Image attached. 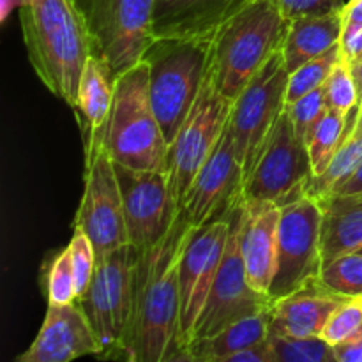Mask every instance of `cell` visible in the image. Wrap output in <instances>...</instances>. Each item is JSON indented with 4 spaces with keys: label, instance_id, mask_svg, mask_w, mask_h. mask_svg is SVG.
Instances as JSON below:
<instances>
[{
    "label": "cell",
    "instance_id": "7bdbcfd3",
    "mask_svg": "<svg viewBox=\"0 0 362 362\" xmlns=\"http://www.w3.org/2000/svg\"><path fill=\"white\" fill-rule=\"evenodd\" d=\"M21 0H2V20H6L7 14L11 13V9H14V6L20 7Z\"/></svg>",
    "mask_w": 362,
    "mask_h": 362
},
{
    "label": "cell",
    "instance_id": "f1b7e54d",
    "mask_svg": "<svg viewBox=\"0 0 362 362\" xmlns=\"http://www.w3.org/2000/svg\"><path fill=\"white\" fill-rule=\"evenodd\" d=\"M279 362H339L334 350L322 338L290 339L269 334Z\"/></svg>",
    "mask_w": 362,
    "mask_h": 362
},
{
    "label": "cell",
    "instance_id": "6da1fadb",
    "mask_svg": "<svg viewBox=\"0 0 362 362\" xmlns=\"http://www.w3.org/2000/svg\"><path fill=\"white\" fill-rule=\"evenodd\" d=\"M191 226L180 212L165 239L140 253L133 324L122 362H163L179 345V258Z\"/></svg>",
    "mask_w": 362,
    "mask_h": 362
},
{
    "label": "cell",
    "instance_id": "4316f807",
    "mask_svg": "<svg viewBox=\"0 0 362 362\" xmlns=\"http://www.w3.org/2000/svg\"><path fill=\"white\" fill-rule=\"evenodd\" d=\"M341 55V42H339L324 55L317 57V59L310 60V62L303 64L296 71H292L288 76V88H286V105L296 103L297 99L304 98L310 92L324 87Z\"/></svg>",
    "mask_w": 362,
    "mask_h": 362
},
{
    "label": "cell",
    "instance_id": "ffe728a7",
    "mask_svg": "<svg viewBox=\"0 0 362 362\" xmlns=\"http://www.w3.org/2000/svg\"><path fill=\"white\" fill-rule=\"evenodd\" d=\"M279 216L281 207L278 205L246 202V218L240 237L244 267L250 285L267 297L276 271Z\"/></svg>",
    "mask_w": 362,
    "mask_h": 362
},
{
    "label": "cell",
    "instance_id": "5b68a950",
    "mask_svg": "<svg viewBox=\"0 0 362 362\" xmlns=\"http://www.w3.org/2000/svg\"><path fill=\"white\" fill-rule=\"evenodd\" d=\"M211 37H156L144 59L148 92L168 148L189 115L211 62Z\"/></svg>",
    "mask_w": 362,
    "mask_h": 362
},
{
    "label": "cell",
    "instance_id": "3957f363",
    "mask_svg": "<svg viewBox=\"0 0 362 362\" xmlns=\"http://www.w3.org/2000/svg\"><path fill=\"white\" fill-rule=\"evenodd\" d=\"M290 21L276 0H253L212 34L209 73L219 94L239 98L255 74L283 48Z\"/></svg>",
    "mask_w": 362,
    "mask_h": 362
},
{
    "label": "cell",
    "instance_id": "ba28073f",
    "mask_svg": "<svg viewBox=\"0 0 362 362\" xmlns=\"http://www.w3.org/2000/svg\"><path fill=\"white\" fill-rule=\"evenodd\" d=\"M288 69L283 52H276L232 103L228 127L244 182L260 159L276 122L286 108Z\"/></svg>",
    "mask_w": 362,
    "mask_h": 362
},
{
    "label": "cell",
    "instance_id": "8992f818",
    "mask_svg": "<svg viewBox=\"0 0 362 362\" xmlns=\"http://www.w3.org/2000/svg\"><path fill=\"white\" fill-rule=\"evenodd\" d=\"M140 251L134 246L99 255L87 292L78 299L95 339L98 359L122 362L127 349L136 296Z\"/></svg>",
    "mask_w": 362,
    "mask_h": 362
},
{
    "label": "cell",
    "instance_id": "836d02e7",
    "mask_svg": "<svg viewBox=\"0 0 362 362\" xmlns=\"http://www.w3.org/2000/svg\"><path fill=\"white\" fill-rule=\"evenodd\" d=\"M327 108L329 106L324 87L310 92L304 98L297 99L296 103L286 105V113H288L290 120H292L297 136L306 141V136L311 131V127L320 120V117L327 112Z\"/></svg>",
    "mask_w": 362,
    "mask_h": 362
},
{
    "label": "cell",
    "instance_id": "52a82bcc",
    "mask_svg": "<svg viewBox=\"0 0 362 362\" xmlns=\"http://www.w3.org/2000/svg\"><path fill=\"white\" fill-rule=\"evenodd\" d=\"M92 39V49L115 74L141 62L156 41V0H73Z\"/></svg>",
    "mask_w": 362,
    "mask_h": 362
},
{
    "label": "cell",
    "instance_id": "8d00e7d4",
    "mask_svg": "<svg viewBox=\"0 0 362 362\" xmlns=\"http://www.w3.org/2000/svg\"><path fill=\"white\" fill-rule=\"evenodd\" d=\"M343 35L341 42L362 28V0H349L341 9Z\"/></svg>",
    "mask_w": 362,
    "mask_h": 362
},
{
    "label": "cell",
    "instance_id": "d6a6232c",
    "mask_svg": "<svg viewBox=\"0 0 362 362\" xmlns=\"http://www.w3.org/2000/svg\"><path fill=\"white\" fill-rule=\"evenodd\" d=\"M73 237H71L69 250H71V260H73V271H74V283H76V296L80 299L87 288L90 286L92 278L95 272V262H98V255H95V247L92 240L85 235L83 230L73 228ZM76 299V300H78Z\"/></svg>",
    "mask_w": 362,
    "mask_h": 362
},
{
    "label": "cell",
    "instance_id": "2e32d148",
    "mask_svg": "<svg viewBox=\"0 0 362 362\" xmlns=\"http://www.w3.org/2000/svg\"><path fill=\"white\" fill-rule=\"evenodd\" d=\"M244 177L235 154L232 133H225L184 197L180 212L193 226L225 219L243 194Z\"/></svg>",
    "mask_w": 362,
    "mask_h": 362
},
{
    "label": "cell",
    "instance_id": "30bf717a",
    "mask_svg": "<svg viewBox=\"0 0 362 362\" xmlns=\"http://www.w3.org/2000/svg\"><path fill=\"white\" fill-rule=\"evenodd\" d=\"M83 197L73 228L83 230L99 257L127 246L129 237L112 156L95 136H83Z\"/></svg>",
    "mask_w": 362,
    "mask_h": 362
},
{
    "label": "cell",
    "instance_id": "e0dca14e",
    "mask_svg": "<svg viewBox=\"0 0 362 362\" xmlns=\"http://www.w3.org/2000/svg\"><path fill=\"white\" fill-rule=\"evenodd\" d=\"M99 354V343L81 306L76 303L48 304L45 322L27 352L16 362H73Z\"/></svg>",
    "mask_w": 362,
    "mask_h": 362
},
{
    "label": "cell",
    "instance_id": "d4e9b609",
    "mask_svg": "<svg viewBox=\"0 0 362 362\" xmlns=\"http://www.w3.org/2000/svg\"><path fill=\"white\" fill-rule=\"evenodd\" d=\"M362 163V103L356 106L349 113V122H346L345 134L332 158L331 165L322 175L311 177L310 186H308L306 197L320 198L329 197L334 193L336 187L345 182L354 170Z\"/></svg>",
    "mask_w": 362,
    "mask_h": 362
},
{
    "label": "cell",
    "instance_id": "7c38bea8",
    "mask_svg": "<svg viewBox=\"0 0 362 362\" xmlns=\"http://www.w3.org/2000/svg\"><path fill=\"white\" fill-rule=\"evenodd\" d=\"M230 112H232V103L219 94L211 73H207L189 115L186 117L182 127L168 148L166 173H168L170 191L179 211L194 177L221 140L228 124Z\"/></svg>",
    "mask_w": 362,
    "mask_h": 362
},
{
    "label": "cell",
    "instance_id": "ab89813d",
    "mask_svg": "<svg viewBox=\"0 0 362 362\" xmlns=\"http://www.w3.org/2000/svg\"><path fill=\"white\" fill-rule=\"evenodd\" d=\"M341 52H343V57H345L349 62H352V60H357L359 57H362V28L361 30H357L354 35H350L346 41L341 42Z\"/></svg>",
    "mask_w": 362,
    "mask_h": 362
},
{
    "label": "cell",
    "instance_id": "4dcf8cb0",
    "mask_svg": "<svg viewBox=\"0 0 362 362\" xmlns=\"http://www.w3.org/2000/svg\"><path fill=\"white\" fill-rule=\"evenodd\" d=\"M46 292H48V304L52 306H64V304L76 303V283H74L73 260H71L69 246L60 255H57L53 264L49 265Z\"/></svg>",
    "mask_w": 362,
    "mask_h": 362
},
{
    "label": "cell",
    "instance_id": "484cf974",
    "mask_svg": "<svg viewBox=\"0 0 362 362\" xmlns=\"http://www.w3.org/2000/svg\"><path fill=\"white\" fill-rule=\"evenodd\" d=\"M346 122H349V113L327 108V112L308 133L306 147L313 166V177L322 175L329 168L343 140Z\"/></svg>",
    "mask_w": 362,
    "mask_h": 362
},
{
    "label": "cell",
    "instance_id": "74e56055",
    "mask_svg": "<svg viewBox=\"0 0 362 362\" xmlns=\"http://www.w3.org/2000/svg\"><path fill=\"white\" fill-rule=\"evenodd\" d=\"M332 350L339 362H362V331L346 341L334 345Z\"/></svg>",
    "mask_w": 362,
    "mask_h": 362
},
{
    "label": "cell",
    "instance_id": "7a4b0ae2",
    "mask_svg": "<svg viewBox=\"0 0 362 362\" xmlns=\"http://www.w3.org/2000/svg\"><path fill=\"white\" fill-rule=\"evenodd\" d=\"M20 23L28 60L45 87L76 108L92 39L73 0H21Z\"/></svg>",
    "mask_w": 362,
    "mask_h": 362
},
{
    "label": "cell",
    "instance_id": "44dd1931",
    "mask_svg": "<svg viewBox=\"0 0 362 362\" xmlns=\"http://www.w3.org/2000/svg\"><path fill=\"white\" fill-rule=\"evenodd\" d=\"M322 265L362 247V193L320 198Z\"/></svg>",
    "mask_w": 362,
    "mask_h": 362
},
{
    "label": "cell",
    "instance_id": "5bb4252c",
    "mask_svg": "<svg viewBox=\"0 0 362 362\" xmlns=\"http://www.w3.org/2000/svg\"><path fill=\"white\" fill-rule=\"evenodd\" d=\"M230 233L225 219L191 226L179 258V345H191Z\"/></svg>",
    "mask_w": 362,
    "mask_h": 362
},
{
    "label": "cell",
    "instance_id": "60d3db41",
    "mask_svg": "<svg viewBox=\"0 0 362 362\" xmlns=\"http://www.w3.org/2000/svg\"><path fill=\"white\" fill-rule=\"evenodd\" d=\"M163 362H198L191 345H177Z\"/></svg>",
    "mask_w": 362,
    "mask_h": 362
},
{
    "label": "cell",
    "instance_id": "ee69618b",
    "mask_svg": "<svg viewBox=\"0 0 362 362\" xmlns=\"http://www.w3.org/2000/svg\"><path fill=\"white\" fill-rule=\"evenodd\" d=\"M359 253H362V247H361V250H359Z\"/></svg>",
    "mask_w": 362,
    "mask_h": 362
},
{
    "label": "cell",
    "instance_id": "d590c367",
    "mask_svg": "<svg viewBox=\"0 0 362 362\" xmlns=\"http://www.w3.org/2000/svg\"><path fill=\"white\" fill-rule=\"evenodd\" d=\"M221 362H279V359L271 339H267V341L260 343V345L253 346V349L235 354V356L228 357V359Z\"/></svg>",
    "mask_w": 362,
    "mask_h": 362
},
{
    "label": "cell",
    "instance_id": "8fae6325",
    "mask_svg": "<svg viewBox=\"0 0 362 362\" xmlns=\"http://www.w3.org/2000/svg\"><path fill=\"white\" fill-rule=\"evenodd\" d=\"M313 177L306 141L297 136L288 113H281L253 172L243 186V198L251 204L278 207L306 197Z\"/></svg>",
    "mask_w": 362,
    "mask_h": 362
},
{
    "label": "cell",
    "instance_id": "9a60e30c",
    "mask_svg": "<svg viewBox=\"0 0 362 362\" xmlns=\"http://www.w3.org/2000/svg\"><path fill=\"white\" fill-rule=\"evenodd\" d=\"M115 172L129 244L144 253L165 239L180 214L170 191L168 173L129 168L120 163H115Z\"/></svg>",
    "mask_w": 362,
    "mask_h": 362
},
{
    "label": "cell",
    "instance_id": "4fadbf2b",
    "mask_svg": "<svg viewBox=\"0 0 362 362\" xmlns=\"http://www.w3.org/2000/svg\"><path fill=\"white\" fill-rule=\"evenodd\" d=\"M322 269V207L304 197L281 207L276 271L269 297L272 303L318 278Z\"/></svg>",
    "mask_w": 362,
    "mask_h": 362
},
{
    "label": "cell",
    "instance_id": "f35d334b",
    "mask_svg": "<svg viewBox=\"0 0 362 362\" xmlns=\"http://www.w3.org/2000/svg\"><path fill=\"white\" fill-rule=\"evenodd\" d=\"M356 193H362V163L356 170H354L352 175H350L345 182L339 184V186L336 187L334 193L331 194H356Z\"/></svg>",
    "mask_w": 362,
    "mask_h": 362
},
{
    "label": "cell",
    "instance_id": "cb8c5ba5",
    "mask_svg": "<svg viewBox=\"0 0 362 362\" xmlns=\"http://www.w3.org/2000/svg\"><path fill=\"white\" fill-rule=\"evenodd\" d=\"M271 310L243 318L211 338L191 343L198 362H221L235 354L267 341L271 334Z\"/></svg>",
    "mask_w": 362,
    "mask_h": 362
},
{
    "label": "cell",
    "instance_id": "b9f144b4",
    "mask_svg": "<svg viewBox=\"0 0 362 362\" xmlns=\"http://www.w3.org/2000/svg\"><path fill=\"white\" fill-rule=\"evenodd\" d=\"M350 66H352L354 78H356L357 88H359V103H362V59L354 60V62H350Z\"/></svg>",
    "mask_w": 362,
    "mask_h": 362
},
{
    "label": "cell",
    "instance_id": "9c48e42d",
    "mask_svg": "<svg viewBox=\"0 0 362 362\" xmlns=\"http://www.w3.org/2000/svg\"><path fill=\"white\" fill-rule=\"evenodd\" d=\"M226 216L230 221L228 240L211 293L197 324L193 341L211 338L243 318L272 310L274 304L271 297L257 292L247 281L243 251H240V237H243L244 218H246V200L243 194Z\"/></svg>",
    "mask_w": 362,
    "mask_h": 362
},
{
    "label": "cell",
    "instance_id": "d6986e66",
    "mask_svg": "<svg viewBox=\"0 0 362 362\" xmlns=\"http://www.w3.org/2000/svg\"><path fill=\"white\" fill-rule=\"evenodd\" d=\"M253 0H156V37H211Z\"/></svg>",
    "mask_w": 362,
    "mask_h": 362
},
{
    "label": "cell",
    "instance_id": "e575fe53",
    "mask_svg": "<svg viewBox=\"0 0 362 362\" xmlns=\"http://www.w3.org/2000/svg\"><path fill=\"white\" fill-rule=\"evenodd\" d=\"M276 4L288 21L304 16L339 13L345 7V0H276Z\"/></svg>",
    "mask_w": 362,
    "mask_h": 362
},
{
    "label": "cell",
    "instance_id": "83f0119b",
    "mask_svg": "<svg viewBox=\"0 0 362 362\" xmlns=\"http://www.w3.org/2000/svg\"><path fill=\"white\" fill-rule=\"evenodd\" d=\"M318 279L343 297L362 296V253H345L322 265Z\"/></svg>",
    "mask_w": 362,
    "mask_h": 362
},
{
    "label": "cell",
    "instance_id": "603a6c76",
    "mask_svg": "<svg viewBox=\"0 0 362 362\" xmlns=\"http://www.w3.org/2000/svg\"><path fill=\"white\" fill-rule=\"evenodd\" d=\"M117 74L103 57L92 53L85 62L78 87L76 112L81 134L98 131L108 119Z\"/></svg>",
    "mask_w": 362,
    "mask_h": 362
},
{
    "label": "cell",
    "instance_id": "7402d4cb",
    "mask_svg": "<svg viewBox=\"0 0 362 362\" xmlns=\"http://www.w3.org/2000/svg\"><path fill=\"white\" fill-rule=\"evenodd\" d=\"M341 11L324 16L297 18L290 21L281 48L288 73L334 48L341 42Z\"/></svg>",
    "mask_w": 362,
    "mask_h": 362
},
{
    "label": "cell",
    "instance_id": "1f68e13d",
    "mask_svg": "<svg viewBox=\"0 0 362 362\" xmlns=\"http://www.w3.org/2000/svg\"><path fill=\"white\" fill-rule=\"evenodd\" d=\"M362 331V296L350 297L332 313L322 332V339L334 346Z\"/></svg>",
    "mask_w": 362,
    "mask_h": 362
},
{
    "label": "cell",
    "instance_id": "f6af8a7d",
    "mask_svg": "<svg viewBox=\"0 0 362 362\" xmlns=\"http://www.w3.org/2000/svg\"><path fill=\"white\" fill-rule=\"evenodd\" d=\"M359 59H362V57H359ZM352 62H354V60H352Z\"/></svg>",
    "mask_w": 362,
    "mask_h": 362
},
{
    "label": "cell",
    "instance_id": "277c9868",
    "mask_svg": "<svg viewBox=\"0 0 362 362\" xmlns=\"http://www.w3.org/2000/svg\"><path fill=\"white\" fill-rule=\"evenodd\" d=\"M81 136L98 138L120 165L166 172L168 141L152 108L145 60L117 76L108 119L98 131Z\"/></svg>",
    "mask_w": 362,
    "mask_h": 362
},
{
    "label": "cell",
    "instance_id": "ac0fdd59",
    "mask_svg": "<svg viewBox=\"0 0 362 362\" xmlns=\"http://www.w3.org/2000/svg\"><path fill=\"white\" fill-rule=\"evenodd\" d=\"M350 297L329 290L320 279L306 283L276 300L271 310V334L290 339L322 338L329 318Z\"/></svg>",
    "mask_w": 362,
    "mask_h": 362
},
{
    "label": "cell",
    "instance_id": "f546056e",
    "mask_svg": "<svg viewBox=\"0 0 362 362\" xmlns=\"http://www.w3.org/2000/svg\"><path fill=\"white\" fill-rule=\"evenodd\" d=\"M324 88L329 108L350 113L359 105V88H357V81L354 78L352 66L343 55L332 69L331 76L325 81Z\"/></svg>",
    "mask_w": 362,
    "mask_h": 362
}]
</instances>
